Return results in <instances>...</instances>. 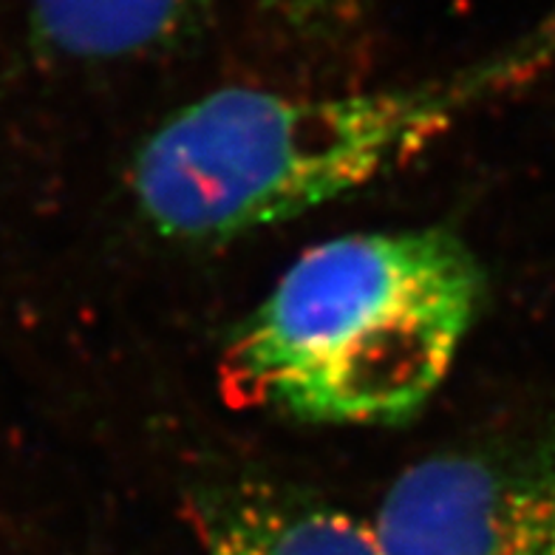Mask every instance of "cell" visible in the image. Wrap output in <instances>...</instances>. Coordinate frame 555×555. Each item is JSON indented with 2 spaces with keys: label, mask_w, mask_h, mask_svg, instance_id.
<instances>
[{
  "label": "cell",
  "mask_w": 555,
  "mask_h": 555,
  "mask_svg": "<svg viewBox=\"0 0 555 555\" xmlns=\"http://www.w3.org/2000/svg\"><path fill=\"white\" fill-rule=\"evenodd\" d=\"M207 555H380L372 525L330 504L256 496L212 527Z\"/></svg>",
  "instance_id": "obj_5"
},
{
  "label": "cell",
  "mask_w": 555,
  "mask_h": 555,
  "mask_svg": "<svg viewBox=\"0 0 555 555\" xmlns=\"http://www.w3.org/2000/svg\"><path fill=\"white\" fill-rule=\"evenodd\" d=\"M344 0H281V7L295 23H314L332 15Z\"/></svg>",
  "instance_id": "obj_7"
},
{
  "label": "cell",
  "mask_w": 555,
  "mask_h": 555,
  "mask_svg": "<svg viewBox=\"0 0 555 555\" xmlns=\"http://www.w3.org/2000/svg\"><path fill=\"white\" fill-rule=\"evenodd\" d=\"M519 555H555V451L533 460V499Z\"/></svg>",
  "instance_id": "obj_6"
},
{
  "label": "cell",
  "mask_w": 555,
  "mask_h": 555,
  "mask_svg": "<svg viewBox=\"0 0 555 555\" xmlns=\"http://www.w3.org/2000/svg\"><path fill=\"white\" fill-rule=\"evenodd\" d=\"M533 462L448 453L416 462L374 513L380 555H519Z\"/></svg>",
  "instance_id": "obj_3"
},
{
  "label": "cell",
  "mask_w": 555,
  "mask_h": 555,
  "mask_svg": "<svg viewBox=\"0 0 555 555\" xmlns=\"http://www.w3.org/2000/svg\"><path fill=\"white\" fill-rule=\"evenodd\" d=\"M482 293L451 230L340 235L286 267L235 335L227 377L298 423H405L446 383Z\"/></svg>",
  "instance_id": "obj_2"
},
{
  "label": "cell",
  "mask_w": 555,
  "mask_h": 555,
  "mask_svg": "<svg viewBox=\"0 0 555 555\" xmlns=\"http://www.w3.org/2000/svg\"><path fill=\"white\" fill-rule=\"evenodd\" d=\"M212 0H31L37 46L74 63H117L179 43Z\"/></svg>",
  "instance_id": "obj_4"
},
{
  "label": "cell",
  "mask_w": 555,
  "mask_h": 555,
  "mask_svg": "<svg viewBox=\"0 0 555 555\" xmlns=\"http://www.w3.org/2000/svg\"><path fill=\"white\" fill-rule=\"evenodd\" d=\"M533 60L527 46L431 80L349 94L219 88L139 147L133 202L173 242L284 224L409 165Z\"/></svg>",
  "instance_id": "obj_1"
}]
</instances>
